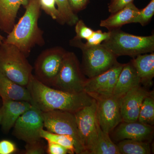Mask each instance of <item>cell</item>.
Listing matches in <instances>:
<instances>
[{"label":"cell","instance_id":"6da1fadb","mask_svg":"<svg viewBox=\"0 0 154 154\" xmlns=\"http://www.w3.org/2000/svg\"><path fill=\"white\" fill-rule=\"evenodd\" d=\"M27 88L31 97L30 103L42 112L61 110L75 113L91 105L94 100L85 91L74 94L46 85L33 75Z\"/></svg>","mask_w":154,"mask_h":154},{"label":"cell","instance_id":"7a4b0ae2","mask_svg":"<svg viewBox=\"0 0 154 154\" xmlns=\"http://www.w3.org/2000/svg\"><path fill=\"white\" fill-rule=\"evenodd\" d=\"M26 11L4 42L16 45L26 57L36 45L45 44L43 31L38 27L40 14V0H28L24 6Z\"/></svg>","mask_w":154,"mask_h":154},{"label":"cell","instance_id":"3957f363","mask_svg":"<svg viewBox=\"0 0 154 154\" xmlns=\"http://www.w3.org/2000/svg\"><path fill=\"white\" fill-rule=\"evenodd\" d=\"M109 31L110 36L102 44L117 57L128 56L134 58L140 54L154 52V35L136 36L127 33L120 28Z\"/></svg>","mask_w":154,"mask_h":154},{"label":"cell","instance_id":"277c9868","mask_svg":"<svg viewBox=\"0 0 154 154\" xmlns=\"http://www.w3.org/2000/svg\"><path fill=\"white\" fill-rule=\"evenodd\" d=\"M33 68L27 57L14 45L3 42L0 46V72L27 88Z\"/></svg>","mask_w":154,"mask_h":154},{"label":"cell","instance_id":"5b68a950","mask_svg":"<svg viewBox=\"0 0 154 154\" xmlns=\"http://www.w3.org/2000/svg\"><path fill=\"white\" fill-rule=\"evenodd\" d=\"M70 45L82 50V62L81 68L84 74L88 78L103 73L119 63L117 57L102 44L87 46L81 39L73 38L70 41Z\"/></svg>","mask_w":154,"mask_h":154},{"label":"cell","instance_id":"8992f818","mask_svg":"<svg viewBox=\"0 0 154 154\" xmlns=\"http://www.w3.org/2000/svg\"><path fill=\"white\" fill-rule=\"evenodd\" d=\"M87 79L74 53L66 51L52 88L68 93H81L84 91Z\"/></svg>","mask_w":154,"mask_h":154},{"label":"cell","instance_id":"52a82bcc","mask_svg":"<svg viewBox=\"0 0 154 154\" xmlns=\"http://www.w3.org/2000/svg\"><path fill=\"white\" fill-rule=\"evenodd\" d=\"M42 116L44 127L48 131L71 137L75 141V153L85 154V149L79 136L74 113L53 110L42 112Z\"/></svg>","mask_w":154,"mask_h":154},{"label":"cell","instance_id":"ba28073f","mask_svg":"<svg viewBox=\"0 0 154 154\" xmlns=\"http://www.w3.org/2000/svg\"><path fill=\"white\" fill-rule=\"evenodd\" d=\"M66 52L58 46L42 51L34 64V76L36 79L42 84L52 87Z\"/></svg>","mask_w":154,"mask_h":154},{"label":"cell","instance_id":"9c48e42d","mask_svg":"<svg viewBox=\"0 0 154 154\" xmlns=\"http://www.w3.org/2000/svg\"><path fill=\"white\" fill-rule=\"evenodd\" d=\"M79 136L85 149L90 154L96 143L99 125L97 117V101L83 107L74 113Z\"/></svg>","mask_w":154,"mask_h":154},{"label":"cell","instance_id":"30bf717a","mask_svg":"<svg viewBox=\"0 0 154 154\" xmlns=\"http://www.w3.org/2000/svg\"><path fill=\"white\" fill-rule=\"evenodd\" d=\"M43 128L42 112L32 105L16 121L13 134L18 139L30 143L41 140L40 132Z\"/></svg>","mask_w":154,"mask_h":154},{"label":"cell","instance_id":"8fae6325","mask_svg":"<svg viewBox=\"0 0 154 154\" xmlns=\"http://www.w3.org/2000/svg\"><path fill=\"white\" fill-rule=\"evenodd\" d=\"M124 64L118 63L105 72L88 78L84 91L96 100L113 96L116 84Z\"/></svg>","mask_w":154,"mask_h":154},{"label":"cell","instance_id":"7c38bea8","mask_svg":"<svg viewBox=\"0 0 154 154\" xmlns=\"http://www.w3.org/2000/svg\"><path fill=\"white\" fill-rule=\"evenodd\" d=\"M97 101V117L101 129L110 134L122 122L119 98L113 96Z\"/></svg>","mask_w":154,"mask_h":154},{"label":"cell","instance_id":"4fadbf2b","mask_svg":"<svg viewBox=\"0 0 154 154\" xmlns=\"http://www.w3.org/2000/svg\"><path fill=\"white\" fill-rule=\"evenodd\" d=\"M110 134L113 140L118 142L129 139L151 143L153 138L154 126L143 124L138 121H122Z\"/></svg>","mask_w":154,"mask_h":154},{"label":"cell","instance_id":"5bb4252c","mask_svg":"<svg viewBox=\"0 0 154 154\" xmlns=\"http://www.w3.org/2000/svg\"><path fill=\"white\" fill-rule=\"evenodd\" d=\"M140 85L131 89L119 98L122 121H137L142 103L146 96L151 94Z\"/></svg>","mask_w":154,"mask_h":154},{"label":"cell","instance_id":"9a60e30c","mask_svg":"<svg viewBox=\"0 0 154 154\" xmlns=\"http://www.w3.org/2000/svg\"><path fill=\"white\" fill-rule=\"evenodd\" d=\"M1 107L2 118L1 125L3 131L9 132L14 127L18 118L32 107L30 102L23 101L4 99Z\"/></svg>","mask_w":154,"mask_h":154},{"label":"cell","instance_id":"2e32d148","mask_svg":"<svg viewBox=\"0 0 154 154\" xmlns=\"http://www.w3.org/2000/svg\"><path fill=\"white\" fill-rule=\"evenodd\" d=\"M28 0H0V29L8 34L15 25L20 6H25Z\"/></svg>","mask_w":154,"mask_h":154},{"label":"cell","instance_id":"e0dca14e","mask_svg":"<svg viewBox=\"0 0 154 154\" xmlns=\"http://www.w3.org/2000/svg\"><path fill=\"white\" fill-rule=\"evenodd\" d=\"M140 84V79L132 62L124 64L116 84L113 95L120 98L131 89Z\"/></svg>","mask_w":154,"mask_h":154},{"label":"cell","instance_id":"ac0fdd59","mask_svg":"<svg viewBox=\"0 0 154 154\" xmlns=\"http://www.w3.org/2000/svg\"><path fill=\"white\" fill-rule=\"evenodd\" d=\"M0 96L2 99L31 102L27 88L17 84L0 72Z\"/></svg>","mask_w":154,"mask_h":154},{"label":"cell","instance_id":"d6986e66","mask_svg":"<svg viewBox=\"0 0 154 154\" xmlns=\"http://www.w3.org/2000/svg\"><path fill=\"white\" fill-rule=\"evenodd\" d=\"M139 11L133 3H131L121 10L111 14L107 19L102 20L100 26L105 27L108 30L120 28L123 25L131 23Z\"/></svg>","mask_w":154,"mask_h":154},{"label":"cell","instance_id":"ffe728a7","mask_svg":"<svg viewBox=\"0 0 154 154\" xmlns=\"http://www.w3.org/2000/svg\"><path fill=\"white\" fill-rule=\"evenodd\" d=\"M131 62L140 79L141 84L152 85L154 77V52L137 56Z\"/></svg>","mask_w":154,"mask_h":154},{"label":"cell","instance_id":"44dd1931","mask_svg":"<svg viewBox=\"0 0 154 154\" xmlns=\"http://www.w3.org/2000/svg\"><path fill=\"white\" fill-rule=\"evenodd\" d=\"M90 154H120L117 145L113 142L110 134L99 127L96 143Z\"/></svg>","mask_w":154,"mask_h":154},{"label":"cell","instance_id":"7402d4cb","mask_svg":"<svg viewBox=\"0 0 154 154\" xmlns=\"http://www.w3.org/2000/svg\"><path fill=\"white\" fill-rule=\"evenodd\" d=\"M117 145L120 154H150V143L125 139L118 142Z\"/></svg>","mask_w":154,"mask_h":154},{"label":"cell","instance_id":"603a6c76","mask_svg":"<svg viewBox=\"0 0 154 154\" xmlns=\"http://www.w3.org/2000/svg\"><path fill=\"white\" fill-rule=\"evenodd\" d=\"M137 121L150 126L154 125V92L146 96L142 103Z\"/></svg>","mask_w":154,"mask_h":154},{"label":"cell","instance_id":"cb8c5ba5","mask_svg":"<svg viewBox=\"0 0 154 154\" xmlns=\"http://www.w3.org/2000/svg\"><path fill=\"white\" fill-rule=\"evenodd\" d=\"M42 139H44L47 141L58 144L68 150L69 154L75 153V141L73 139L66 135L57 134L50 132L44 129H42L40 132Z\"/></svg>","mask_w":154,"mask_h":154},{"label":"cell","instance_id":"d4e9b609","mask_svg":"<svg viewBox=\"0 0 154 154\" xmlns=\"http://www.w3.org/2000/svg\"><path fill=\"white\" fill-rule=\"evenodd\" d=\"M57 10L60 16L59 23L69 26L75 25L79 20V17L73 12L69 5L68 0H56Z\"/></svg>","mask_w":154,"mask_h":154},{"label":"cell","instance_id":"484cf974","mask_svg":"<svg viewBox=\"0 0 154 154\" xmlns=\"http://www.w3.org/2000/svg\"><path fill=\"white\" fill-rule=\"evenodd\" d=\"M154 14V0H151L144 8L140 10L138 14L134 18L131 23H140L144 26L151 20Z\"/></svg>","mask_w":154,"mask_h":154},{"label":"cell","instance_id":"4316f807","mask_svg":"<svg viewBox=\"0 0 154 154\" xmlns=\"http://www.w3.org/2000/svg\"><path fill=\"white\" fill-rule=\"evenodd\" d=\"M40 4L41 9L59 23L60 16L57 8H56V0H40Z\"/></svg>","mask_w":154,"mask_h":154},{"label":"cell","instance_id":"83f0119b","mask_svg":"<svg viewBox=\"0 0 154 154\" xmlns=\"http://www.w3.org/2000/svg\"><path fill=\"white\" fill-rule=\"evenodd\" d=\"M94 31L91 28L88 27L82 20L79 19L75 25L76 35L74 38L87 40L91 37Z\"/></svg>","mask_w":154,"mask_h":154},{"label":"cell","instance_id":"f1b7e54d","mask_svg":"<svg viewBox=\"0 0 154 154\" xmlns=\"http://www.w3.org/2000/svg\"><path fill=\"white\" fill-rule=\"evenodd\" d=\"M110 35V31L103 32L101 30L94 31L90 38L87 39L85 44L87 46H96L102 44L103 42L107 39Z\"/></svg>","mask_w":154,"mask_h":154},{"label":"cell","instance_id":"f546056e","mask_svg":"<svg viewBox=\"0 0 154 154\" xmlns=\"http://www.w3.org/2000/svg\"><path fill=\"white\" fill-rule=\"evenodd\" d=\"M25 149L23 154H43L45 153V147L42 143L41 140L26 143Z\"/></svg>","mask_w":154,"mask_h":154},{"label":"cell","instance_id":"4dcf8cb0","mask_svg":"<svg viewBox=\"0 0 154 154\" xmlns=\"http://www.w3.org/2000/svg\"><path fill=\"white\" fill-rule=\"evenodd\" d=\"M133 1L134 0H110L108 5V11L111 14H114L133 3Z\"/></svg>","mask_w":154,"mask_h":154},{"label":"cell","instance_id":"1f68e13d","mask_svg":"<svg viewBox=\"0 0 154 154\" xmlns=\"http://www.w3.org/2000/svg\"><path fill=\"white\" fill-rule=\"evenodd\" d=\"M17 150V146L13 142L6 140L0 141V154H12Z\"/></svg>","mask_w":154,"mask_h":154},{"label":"cell","instance_id":"d6a6232c","mask_svg":"<svg viewBox=\"0 0 154 154\" xmlns=\"http://www.w3.org/2000/svg\"><path fill=\"white\" fill-rule=\"evenodd\" d=\"M48 142L47 152L49 154H69L68 150L58 144Z\"/></svg>","mask_w":154,"mask_h":154},{"label":"cell","instance_id":"836d02e7","mask_svg":"<svg viewBox=\"0 0 154 154\" xmlns=\"http://www.w3.org/2000/svg\"><path fill=\"white\" fill-rule=\"evenodd\" d=\"M89 0H68L69 5L73 12L82 11L86 8Z\"/></svg>","mask_w":154,"mask_h":154},{"label":"cell","instance_id":"e575fe53","mask_svg":"<svg viewBox=\"0 0 154 154\" xmlns=\"http://www.w3.org/2000/svg\"><path fill=\"white\" fill-rule=\"evenodd\" d=\"M5 39V38H4V37H3V36L0 34V46H1V45L2 44Z\"/></svg>","mask_w":154,"mask_h":154},{"label":"cell","instance_id":"d590c367","mask_svg":"<svg viewBox=\"0 0 154 154\" xmlns=\"http://www.w3.org/2000/svg\"><path fill=\"white\" fill-rule=\"evenodd\" d=\"M2 113L1 108H0V125H1V121H2Z\"/></svg>","mask_w":154,"mask_h":154}]
</instances>
